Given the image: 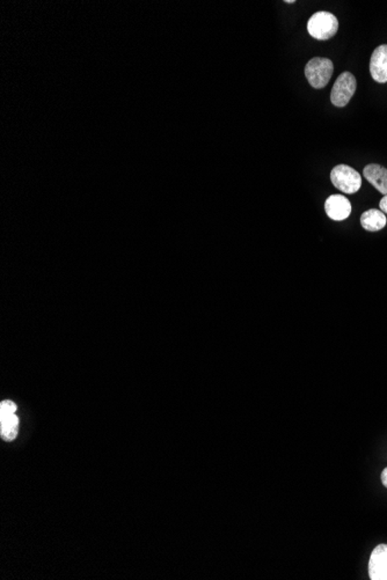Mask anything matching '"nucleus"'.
I'll return each mask as SVG.
<instances>
[{
	"mask_svg": "<svg viewBox=\"0 0 387 580\" xmlns=\"http://www.w3.org/2000/svg\"><path fill=\"white\" fill-rule=\"evenodd\" d=\"M338 29V19L329 12H317L307 22L309 34L319 41H326L334 37Z\"/></svg>",
	"mask_w": 387,
	"mask_h": 580,
	"instance_id": "nucleus-1",
	"label": "nucleus"
},
{
	"mask_svg": "<svg viewBox=\"0 0 387 580\" xmlns=\"http://www.w3.org/2000/svg\"><path fill=\"white\" fill-rule=\"evenodd\" d=\"M0 429L1 437L6 441H15L18 436L19 418L17 416V404L10 400L0 404Z\"/></svg>",
	"mask_w": 387,
	"mask_h": 580,
	"instance_id": "nucleus-5",
	"label": "nucleus"
},
{
	"mask_svg": "<svg viewBox=\"0 0 387 580\" xmlns=\"http://www.w3.org/2000/svg\"><path fill=\"white\" fill-rule=\"evenodd\" d=\"M357 83L354 74L350 72H343L338 76L332 88L331 101L335 107L342 108L348 105L352 96L355 94Z\"/></svg>",
	"mask_w": 387,
	"mask_h": 580,
	"instance_id": "nucleus-4",
	"label": "nucleus"
},
{
	"mask_svg": "<svg viewBox=\"0 0 387 580\" xmlns=\"http://www.w3.org/2000/svg\"><path fill=\"white\" fill-rule=\"evenodd\" d=\"M325 211L332 221H345L352 214V204L342 195H332L325 202Z\"/></svg>",
	"mask_w": 387,
	"mask_h": 580,
	"instance_id": "nucleus-6",
	"label": "nucleus"
},
{
	"mask_svg": "<svg viewBox=\"0 0 387 580\" xmlns=\"http://www.w3.org/2000/svg\"><path fill=\"white\" fill-rule=\"evenodd\" d=\"M286 4H295V0H288V1H285Z\"/></svg>",
	"mask_w": 387,
	"mask_h": 580,
	"instance_id": "nucleus-13",
	"label": "nucleus"
},
{
	"mask_svg": "<svg viewBox=\"0 0 387 580\" xmlns=\"http://www.w3.org/2000/svg\"><path fill=\"white\" fill-rule=\"evenodd\" d=\"M387 218L384 212L371 209L361 216V225L366 231L378 232L386 226Z\"/></svg>",
	"mask_w": 387,
	"mask_h": 580,
	"instance_id": "nucleus-10",
	"label": "nucleus"
},
{
	"mask_svg": "<svg viewBox=\"0 0 387 580\" xmlns=\"http://www.w3.org/2000/svg\"><path fill=\"white\" fill-rule=\"evenodd\" d=\"M381 482H383L384 486L387 488V468L384 469L383 472H381Z\"/></svg>",
	"mask_w": 387,
	"mask_h": 580,
	"instance_id": "nucleus-12",
	"label": "nucleus"
},
{
	"mask_svg": "<svg viewBox=\"0 0 387 580\" xmlns=\"http://www.w3.org/2000/svg\"><path fill=\"white\" fill-rule=\"evenodd\" d=\"M364 178L383 195H387V169L378 164H370L363 171Z\"/></svg>",
	"mask_w": 387,
	"mask_h": 580,
	"instance_id": "nucleus-9",
	"label": "nucleus"
},
{
	"mask_svg": "<svg viewBox=\"0 0 387 580\" xmlns=\"http://www.w3.org/2000/svg\"><path fill=\"white\" fill-rule=\"evenodd\" d=\"M333 71H334V65L331 60L316 57L307 64L305 76L312 87L321 89L327 86L331 80Z\"/></svg>",
	"mask_w": 387,
	"mask_h": 580,
	"instance_id": "nucleus-2",
	"label": "nucleus"
},
{
	"mask_svg": "<svg viewBox=\"0 0 387 580\" xmlns=\"http://www.w3.org/2000/svg\"><path fill=\"white\" fill-rule=\"evenodd\" d=\"M380 211L384 214H387V195L381 198L379 203Z\"/></svg>",
	"mask_w": 387,
	"mask_h": 580,
	"instance_id": "nucleus-11",
	"label": "nucleus"
},
{
	"mask_svg": "<svg viewBox=\"0 0 387 580\" xmlns=\"http://www.w3.org/2000/svg\"><path fill=\"white\" fill-rule=\"evenodd\" d=\"M370 74L379 84L387 83V44L375 49L370 60Z\"/></svg>",
	"mask_w": 387,
	"mask_h": 580,
	"instance_id": "nucleus-8",
	"label": "nucleus"
},
{
	"mask_svg": "<svg viewBox=\"0 0 387 580\" xmlns=\"http://www.w3.org/2000/svg\"><path fill=\"white\" fill-rule=\"evenodd\" d=\"M332 183L345 194H355L362 187V178L359 171L347 164H338L331 171Z\"/></svg>",
	"mask_w": 387,
	"mask_h": 580,
	"instance_id": "nucleus-3",
	"label": "nucleus"
},
{
	"mask_svg": "<svg viewBox=\"0 0 387 580\" xmlns=\"http://www.w3.org/2000/svg\"><path fill=\"white\" fill-rule=\"evenodd\" d=\"M369 576L372 580H387V545H377L369 561Z\"/></svg>",
	"mask_w": 387,
	"mask_h": 580,
	"instance_id": "nucleus-7",
	"label": "nucleus"
}]
</instances>
